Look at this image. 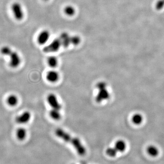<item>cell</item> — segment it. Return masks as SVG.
<instances>
[{
    "label": "cell",
    "mask_w": 164,
    "mask_h": 164,
    "mask_svg": "<svg viewBox=\"0 0 164 164\" xmlns=\"http://www.w3.org/2000/svg\"><path fill=\"white\" fill-rule=\"evenodd\" d=\"M55 134L57 137L61 138L65 141L70 143L74 146L78 154L81 156L85 155L86 151L85 148L78 138L72 137L68 133L60 128L56 129Z\"/></svg>",
    "instance_id": "obj_1"
},
{
    "label": "cell",
    "mask_w": 164,
    "mask_h": 164,
    "mask_svg": "<svg viewBox=\"0 0 164 164\" xmlns=\"http://www.w3.org/2000/svg\"><path fill=\"white\" fill-rule=\"evenodd\" d=\"M11 11L15 19L19 21L23 19L24 13L23 7L20 3L14 2L11 6Z\"/></svg>",
    "instance_id": "obj_2"
},
{
    "label": "cell",
    "mask_w": 164,
    "mask_h": 164,
    "mask_svg": "<svg viewBox=\"0 0 164 164\" xmlns=\"http://www.w3.org/2000/svg\"><path fill=\"white\" fill-rule=\"evenodd\" d=\"M61 46H62V42L60 39H55L53 40L50 44L44 48L43 52L45 53H53L57 52L59 50Z\"/></svg>",
    "instance_id": "obj_3"
},
{
    "label": "cell",
    "mask_w": 164,
    "mask_h": 164,
    "mask_svg": "<svg viewBox=\"0 0 164 164\" xmlns=\"http://www.w3.org/2000/svg\"><path fill=\"white\" fill-rule=\"evenodd\" d=\"M47 101L49 104L50 105L52 109L55 110H61L62 106L59 104L56 96L54 94H50L47 97Z\"/></svg>",
    "instance_id": "obj_4"
},
{
    "label": "cell",
    "mask_w": 164,
    "mask_h": 164,
    "mask_svg": "<svg viewBox=\"0 0 164 164\" xmlns=\"http://www.w3.org/2000/svg\"><path fill=\"white\" fill-rule=\"evenodd\" d=\"M8 57H9V64L11 67L16 68L19 66L21 63V57L17 52L12 51Z\"/></svg>",
    "instance_id": "obj_5"
},
{
    "label": "cell",
    "mask_w": 164,
    "mask_h": 164,
    "mask_svg": "<svg viewBox=\"0 0 164 164\" xmlns=\"http://www.w3.org/2000/svg\"><path fill=\"white\" fill-rule=\"evenodd\" d=\"M31 117L30 113L28 111H25L16 118V120L18 124H26L29 122Z\"/></svg>",
    "instance_id": "obj_6"
},
{
    "label": "cell",
    "mask_w": 164,
    "mask_h": 164,
    "mask_svg": "<svg viewBox=\"0 0 164 164\" xmlns=\"http://www.w3.org/2000/svg\"><path fill=\"white\" fill-rule=\"evenodd\" d=\"M110 96V93L106 88L101 89L99 90V92L96 97V101L97 103H101L104 100H108Z\"/></svg>",
    "instance_id": "obj_7"
},
{
    "label": "cell",
    "mask_w": 164,
    "mask_h": 164,
    "mask_svg": "<svg viewBox=\"0 0 164 164\" xmlns=\"http://www.w3.org/2000/svg\"><path fill=\"white\" fill-rule=\"evenodd\" d=\"M50 38V32L47 30H44L40 33L38 37L39 44L43 45L46 43Z\"/></svg>",
    "instance_id": "obj_8"
},
{
    "label": "cell",
    "mask_w": 164,
    "mask_h": 164,
    "mask_svg": "<svg viewBox=\"0 0 164 164\" xmlns=\"http://www.w3.org/2000/svg\"><path fill=\"white\" fill-rule=\"evenodd\" d=\"M59 39L62 42V46L64 47L67 48L71 44V37L69 35L68 33H62Z\"/></svg>",
    "instance_id": "obj_9"
},
{
    "label": "cell",
    "mask_w": 164,
    "mask_h": 164,
    "mask_svg": "<svg viewBox=\"0 0 164 164\" xmlns=\"http://www.w3.org/2000/svg\"><path fill=\"white\" fill-rule=\"evenodd\" d=\"M46 78L48 81L54 83L59 79V74L55 71H50L47 73Z\"/></svg>",
    "instance_id": "obj_10"
},
{
    "label": "cell",
    "mask_w": 164,
    "mask_h": 164,
    "mask_svg": "<svg viewBox=\"0 0 164 164\" xmlns=\"http://www.w3.org/2000/svg\"><path fill=\"white\" fill-rule=\"evenodd\" d=\"M147 152L150 156L155 157L159 155L158 149L154 145H150L147 149Z\"/></svg>",
    "instance_id": "obj_11"
},
{
    "label": "cell",
    "mask_w": 164,
    "mask_h": 164,
    "mask_svg": "<svg viewBox=\"0 0 164 164\" xmlns=\"http://www.w3.org/2000/svg\"><path fill=\"white\" fill-rule=\"evenodd\" d=\"M114 147L117 150L118 152H123L125 150L126 144L125 142L123 140H119L115 144Z\"/></svg>",
    "instance_id": "obj_12"
},
{
    "label": "cell",
    "mask_w": 164,
    "mask_h": 164,
    "mask_svg": "<svg viewBox=\"0 0 164 164\" xmlns=\"http://www.w3.org/2000/svg\"><path fill=\"white\" fill-rule=\"evenodd\" d=\"M18 97L15 95H10L7 98V103L10 106H15L18 104Z\"/></svg>",
    "instance_id": "obj_13"
},
{
    "label": "cell",
    "mask_w": 164,
    "mask_h": 164,
    "mask_svg": "<svg viewBox=\"0 0 164 164\" xmlns=\"http://www.w3.org/2000/svg\"><path fill=\"white\" fill-rule=\"evenodd\" d=\"M16 136L17 139L20 141H23L26 136V131L23 128H18L16 132Z\"/></svg>",
    "instance_id": "obj_14"
},
{
    "label": "cell",
    "mask_w": 164,
    "mask_h": 164,
    "mask_svg": "<svg viewBox=\"0 0 164 164\" xmlns=\"http://www.w3.org/2000/svg\"><path fill=\"white\" fill-rule=\"evenodd\" d=\"M49 115L53 119L55 120H59L61 118V113L59 112V110L55 109H52L49 112Z\"/></svg>",
    "instance_id": "obj_15"
},
{
    "label": "cell",
    "mask_w": 164,
    "mask_h": 164,
    "mask_svg": "<svg viewBox=\"0 0 164 164\" xmlns=\"http://www.w3.org/2000/svg\"><path fill=\"white\" fill-rule=\"evenodd\" d=\"M48 63L51 68H55L58 63V61L55 57L51 56L48 58Z\"/></svg>",
    "instance_id": "obj_16"
},
{
    "label": "cell",
    "mask_w": 164,
    "mask_h": 164,
    "mask_svg": "<svg viewBox=\"0 0 164 164\" xmlns=\"http://www.w3.org/2000/svg\"><path fill=\"white\" fill-rule=\"evenodd\" d=\"M64 12L67 16H73L75 14V9L72 6H68L65 8Z\"/></svg>",
    "instance_id": "obj_17"
},
{
    "label": "cell",
    "mask_w": 164,
    "mask_h": 164,
    "mask_svg": "<svg viewBox=\"0 0 164 164\" xmlns=\"http://www.w3.org/2000/svg\"><path fill=\"white\" fill-rule=\"evenodd\" d=\"M132 121L136 125H140L143 121V117L139 113L135 114L132 117Z\"/></svg>",
    "instance_id": "obj_18"
},
{
    "label": "cell",
    "mask_w": 164,
    "mask_h": 164,
    "mask_svg": "<svg viewBox=\"0 0 164 164\" xmlns=\"http://www.w3.org/2000/svg\"><path fill=\"white\" fill-rule=\"evenodd\" d=\"M106 154L108 156H110V157H113L117 155L118 151L115 147H114V148H113V147H109L106 150Z\"/></svg>",
    "instance_id": "obj_19"
},
{
    "label": "cell",
    "mask_w": 164,
    "mask_h": 164,
    "mask_svg": "<svg viewBox=\"0 0 164 164\" xmlns=\"http://www.w3.org/2000/svg\"><path fill=\"white\" fill-rule=\"evenodd\" d=\"M12 51H13L11 50V49L8 46H4L3 48H2L1 50L2 54L3 55L7 56H9Z\"/></svg>",
    "instance_id": "obj_20"
},
{
    "label": "cell",
    "mask_w": 164,
    "mask_h": 164,
    "mask_svg": "<svg viewBox=\"0 0 164 164\" xmlns=\"http://www.w3.org/2000/svg\"><path fill=\"white\" fill-rule=\"evenodd\" d=\"M81 39L79 36H74L71 37V44L78 45L80 43Z\"/></svg>",
    "instance_id": "obj_21"
},
{
    "label": "cell",
    "mask_w": 164,
    "mask_h": 164,
    "mask_svg": "<svg viewBox=\"0 0 164 164\" xmlns=\"http://www.w3.org/2000/svg\"><path fill=\"white\" fill-rule=\"evenodd\" d=\"M96 87L98 90H101V89L106 88L107 85L104 82H100L97 84Z\"/></svg>",
    "instance_id": "obj_22"
},
{
    "label": "cell",
    "mask_w": 164,
    "mask_h": 164,
    "mask_svg": "<svg viewBox=\"0 0 164 164\" xmlns=\"http://www.w3.org/2000/svg\"><path fill=\"white\" fill-rule=\"evenodd\" d=\"M164 6V0H159L156 5V8L157 9H161Z\"/></svg>",
    "instance_id": "obj_23"
},
{
    "label": "cell",
    "mask_w": 164,
    "mask_h": 164,
    "mask_svg": "<svg viewBox=\"0 0 164 164\" xmlns=\"http://www.w3.org/2000/svg\"><path fill=\"white\" fill-rule=\"evenodd\" d=\"M44 1H48V0H44Z\"/></svg>",
    "instance_id": "obj_24"
},
{
    "label": "cell",
    "mask_w": 164,
    "mask_h": 164,
    "mask_svg": "<svg viewBox=\"0 0 164 164\" xmlns=\"http://www.w3.org/2000/svg\"></svg>",
    "instance_id": "obj_25"
}]
</instances>
